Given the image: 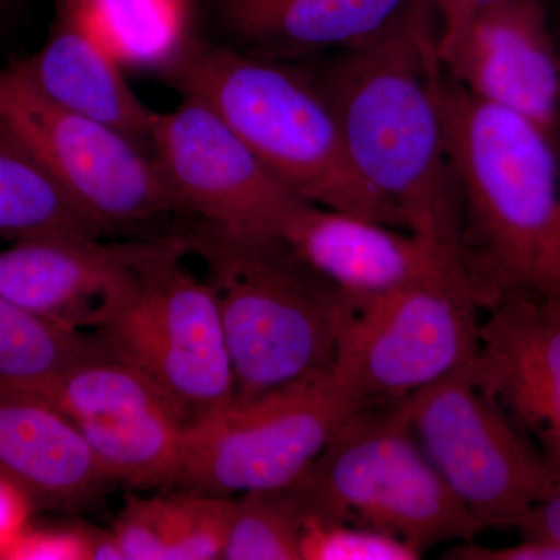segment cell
<instances>
[{
  "label": "cell",
  "mask_w": 560,
  "mask_h": 560,
  "mask_svg": "<svg viewBox=\"0 0 560 560\" xmlns=\"http://www.w3.org/2000/svg\"><path fill=\"white\" fill-rule=\"evenodd\" d=\"M313 77L350 161L405 230L460 259V210L441 98L440 24L408 0L377 35L334 51Z\"/></svg>",
  "instance_id": "1"
},
{
  "label": "cell",
  "mask_w": 560,
  "mask_h": 560,
  "mask_svg": "<svg viewBox=\"0 0 560 560\" xmlns=\"http://www.w3.org/2000/svg\"><path fill=\"white\" fill-rule=\"evenodd\" d=\"M460 259L482 311L514 294L560 302V143L460 88L442 66Z\"/></svg>",
  "instance_id": "2"
},
{
  "label": "cell",
  "mask_w": 560,
  "mask_h": 560,
  "mask_svg": "<svg viewBox=\"0 0 560 560\" xmlns=\"http://www.w3.org/2000/svg\"><path fill=\"white\" fill-rule=\"evenodd\" d=\"M219 305L234 405L334 374L355 301L279 235L195 219L180 231Z\"/></svg>",
  "instance_id": "3"
},
{
  "label": "cell",
  "mask_w": 560,
  "mask_h": 560,
  "mask_svg": "<svg viewBox=\"0 0 560 560\" xmlns=\"http://www.w3.org/2000/svg\"><path fill=\"white\" fill-rule=\"evenodd\" d=\"M161 73L180 97L215 110L302 200L405 230L353 167L340 121L311 70L191 36Z\"/></svg>",
  "instance_id": "4"
},
{
  "label": "cell",
  "mask_w": 560,
  "mask_h": 560,
  "mask_svg": "<svg viewBox=\"0 0 560 560\" xmlns=\"http://www.w3.org/2000/svg\"><path fill=\"white\" fill-rule=\"evenodd\" d=\"M291 486L307 518L382 530L422 552L486 530L423 451L404 400L353 412Z\"/></svg>",
  "instance_id": "5"
},
{
  "label": "cell",
  "mask_w": 560,
  "mask_h": 560,
  "mask_svg": "<svg viewBox=\"0 0 560 560\" xmlns=\"http://www.w3.org/2000/svg\"><path fill=\"white\" fill-rule=\"evenodd\" d=\"M175 248L143 271L130 298L102 327L116 359L156 388L186 429L234 401V375L215 296L205 279L183 265Z\"/></svg>",
  "instance_id": "6"
},
{
  "label": "cell",
  "mask_w": 560,
  "mask_h": 560,
  "mask_svg": "<svg viewBox=\"0 0 560 560\" xmlns=\"http://www.w3.org/2000/svg\"><path fill=\"white\" fill-rule=\"evenodd\" d=\"M412 430L485 529H515L560 492V470L482 389L474 363L405 399Z\"/></svg>",
  "instance_id": "7"
},
{
  "label": "cell",
  "mask_w": 560,
  "mask_h": 560,
  "mask_svg": "<svg viewBox=\"0 0 560 560\" xmlns=\"http://www.w3.org/2000/svg\"><path fill=\"white\" fill-rule=\"evenodd\" d=\"M0 120L103 234L136 232L183 212L149 150L61 108L14 62L0 70Z\"/></svg>",
  "instance_id": "8"
},
{
  "label": "cell",
  "mask_w": 560,
  "mask_h": 560,
  "mask_svg": "<svg viewBox=\"0 0 560 560\" xmlns=\"http://www.w3.org/2000/svg\"><path fill=\"white\" fill-rule=\"evenodd\" d=\"M481 311L466 278L412 283L359 302L334 377L361 407L408 399L474 363Z\"/></svg>",
  "instance_id": "9"
},
{
  "label": "cell",
  "mask_w": 560,
  "mask_h": 560,
  "mask_svg": "<svg viewBox=\"0 0 560 560\" xmlns=\"http://www.w3.org/2000/svg\"><path fill=\"white\" fill-rule=\"evenodd\" d=\"M360 408L334 374L232 404L186 429L176 488L219 497L287 488Z\"/></svg>",
  "instance_id": "10"
},
{
  "label": "cell",
  "mask_w": 560,
  "mask_h": 560,
  "mask_svg": "<svg viewBox=\"0 0 560 560\" xmlns=\"http://www.w3.org/2000/svg\"><path fill=\"white\" fill-rule=\"evenodd\" d=\"M151 154L180 210L224 230L279 235L304 202L198 98L158 114Z\"/></svg>",
  "instance_id": "11"
},
{
  "label": "cell",
  "mask_w": 560,
  "mask_h": 560,
  "mask_svg": "<svg viewBox=\"0 0 560 560\" xmlns=\"http://www.w3.org/2000/svg\"><path fill=\"white\" fill-rule=\"evenodd\" d=\"M179 232L143 241L47 235L0 250V296L43 318L95 331L130 298Z\"/></svg>",
  "instance_id": "12"
},
{
  "label": "cell",
  "mask_w": 560,
  "mask_h": 560,
  "mask_svg": "<svg viewBox=\"0 0 560 560\" xmlns=\"http://www.w3.org/2000/svg\"><path fill=\"white\" fill-rule=\"evenodd\" d=\"M474 97L518 114L560 143V44L544 0H495L441 57Z\"/></svg>",
  "instance_id": "13"
},
{
  "label": "cell",
  "mask_w": 560,
  "mask_h": 560,
  "mask_svg": "<svg viewBox=\"0 0 560 560\" xmlns=\"http://www.w3.org/2000/svg\"><path fill=\"white\" fill-rule=\"evenodd\" d=\"M486 313L475 378L560 470V302L514 294Z\"/></svg>",
  "instance_id": "14"
},
{
  "label": "cell",
  "mask_w": 560,
  "mask_h": 560,
  "mask_svg": "<svg viewBox=\"0 0 560 560\" xmlns=\"http://www.w3.org/2000/svg\"><path fill=\"white\" fill-rule=\"evenodd\" d=\"M279 237L355 304L412 283L469 279L453 254L411 231L307 201Z\"/></svg>",
  "instance_id": "15"
},
{
  "label": "cell",
  "mask_w": 560,
  "mask_h": 560,
  "mask_svg": "<svg viewBox=\"0 0 560 560\" xmlns=\"http://www.w3.org/2000/svg\"><path fill=\"white\" fill-rule=\"evenodd\" d=\"M14 65L61 108L108 125L151 153L160 113L132 91L121 62L72 2L58 3L57 22L44 46Z\"/></svg>",
  "instance_id": "16"
},
{
  "label": "cell",
  "mask_w": 560,
  "mask_h": 560,
  "mask_svg": "<svg viewBox=\"0 0 560 560\" xmlns=\"http://www.w3.org/2000/svg\"><path fill=\"white\" fill-rule=\"evenodd\" d=\"M0 482L39 508H73L109 485L79 427L28 394L0 389Z\"/></svg>",
  "instance_id": "17"
},
{
  "label": "cell",
  "mask_w": 560,
  "mask_h": 560,
  "mask_svg": "<svg viewBox=\"0 0 560 560\" xmlns=\"http://www.w3.org/2000/svg\"><path fill=\"white\" fill-rule=\"evenodd\" d=\"M408 0H213L228 46L293 61L359 46L382 32Z\"/></svg>",
  "instance_id": "18"
},
{
  "label": "cell",
  "mask_w": 560,
  "mask_h": 560,
  "mask_svg": "<svg viewBox=\"0 0 560 560\" xmlns=\"http://www.w3.org/2000/svg\"><path fill=\"white\" fill-rule=\"evenodd\" d=\"M110 482L139 489H173L183 469L186 427L158 408L124 418L73 422Z\"/></svg>",
  "instance_id": "19"
},
{
  "label": "cell",
  "mask_w": 560,
  "mask_h": 560,
  "mask_svg": "<svg viewBox=\"0 0 560 560\" xmlns=\"http://www.w3.org/2000/svg\"><path fill=\"white\" fill-rule=\"evenodd\" d=\"M47 235L105 234L0 120V238L14 243Z\"/></svg>",
  "instance_id": "20"
},
{
  "label": "cell",
  "mask_w": 560,
  "mask_h": 560,
  "mask_svg": "<svg viewBox=\"0 0 560 560\" xmlns=\"http://www.w3.org/2000/svg\"><path fill=\"white\" fill-rule=\"evenodd\" d=\"M113 357L97 331L72 329L0 296V389L32 394L83 361Z\"/></svg>",
  "instance_id": "21"
},
{
  "label": "cell",
  "mask_w": 560,
  "mask_h": 560,
  "mask_svg": "<svg viewBox=\"0 0 560 560\" xmlns=\"http://www.w3.org/2000/svg\"><path fill=\"white\" fill-rule=\"evenodd\" d=\"M125 65L161 70L191 38L184 0H66ZM61 3V2H60Z\"/></svg>",
  "instance_id": "22"
},
{
  "label": "cell",
  "mask_w": 560,
  "mask_h": 560,
  "mask_svg": "<svg viewBox=\"0 0 560 560\" xmlns=\"http://www.w3.org/2000/svg\"><path fill=\"white\" fill-rule=\"evenodd\" d=\"M28 396L46 401L72 422L171 410L140 372L114 355L75 364Z\"/></svg>",
  "instance_id": "23"
},
{
  "label": "cell",
  "mask_w": 560,
  "mask_h": 560,
  "mask_svg": "<svg viewBox=\"0 0 560 560\" xmlns=\"http://www.w3.org/2000/svg\"><path fill=\"white\" fill-rule=\"evenodd\" d=\"M305 522L307 511L293 486L243 493L235 500L223 559L301 560Z\"/></svg>",
  "instance_id": "24"
},
{
  "label": "cell",
  "mask_w": 560,
  "mask_h": 560,
  "mask_svg": "<svg viewBox=\"0 0 560 560\" xmlns=\"http://www.w3.org/2000/svg\"><path fill=\"white\" fill-rule=\"evenodd\" d=\"M164 500L171 560L223 559L235 500L190 490L167 493Z\"/></svg>",
  "instance_id": "25"
},
{
  "label": "cell",
  "mask_w": 560,
  "mask_h": 560,
  "mask_svg": "<svg viewBox=\"0 0 560 560\" xmlns=\"http://www.w3.org/2000/svg\"><path fill=\"white\" fill-rule=\"evenodd\" d=\"M423 552L382 530L348 522L307 518L301 560H418Z\"/></svg>",
  "instance_id": "26"
},
{
  "label": "cell",
  "mask_w": 560,
  "mask_h": 560,
  "mask_svg": "<svg viewBox=\"0 0 560 560\" xmlns=\"http://www.w3.org/2000/svg\"><path fill=\"white\" fill-rule=\"evenodd\" d=\"M110 530L125 560H171L164 495L128 497Z\"/></svg>",
  "instance_id": "27"
},
{
  "label": "cell",
  "mask_w": 560,
  "mask_h": 560,
  "mask_svg": "<svg viewBox=\"0 0 560 560\" xmlns=\"http://www.w3.org/2000/svg\"><path fill=\"white\" fill-rule=\"evenodd\" d=\"M91 528L58 533H14L0 547V555L10 559L90 560Z\"/></svg>",
  "instance_id": "28"
},
{
  "label": "cell",
  "mask_w": 560,
  "mask_h": 560,
  "mask_svg": "<svg viewBox=\"0 0 560 560\" xmlns=\"http://www.w3.org/2000/svg\"><path fill=\"white\" fill-rule=\"evenodd\" d=\"M452 560H560L559 548L544 541L522 539L521 544L511 547H485L475 540L456 541L442 556Z\"/></svg>",
  "instance_id": "29"
},
{
  "label": "cell",
  "mask_w": 560,
  "mask_h": 560,
  "mask_svg": "<svg viewBox=\"0 0 560 560\" xmlns=\"http://www.w3.org/2000/svg\"><path fill=\"white\" fill-rule=\"evenodd\" d=\"M495 0H431L440 24V55L445 54L478 11Z\"/></svg>",
  "instance_id": "30"
},
{
  "label": "cell",
  "mask_w": 560,
  "mask_h": 560,
  "mask_svg": "<svg viewBox=\"0 0 560 560\" xmlns=\"http://www.w3.org/2000/svg\"><path fill=\"white\" fill-rule=\"evenodd\" d=\"M517 530L522 539L544 541L560 550V492L537 504Z\"/></svg>",
  "instance_id": "31"
},
{
  "label": "cell",
  "mask_w": 560,
  "mask_h": 560,
  "mask_svg": "<svg viewBox=\"0 0 560 560\" xmlns=\"http://www.w3.org/2000/svg\"><path fill=\"white\" fill-rule=\"evenodd\" d=\"M60 2H66V0H58V3H60Z\"/></svg>",
  "instance_id": "32"
},
{
  "label": "cell",
  "mask_w": 560,
  "mask_h": 560,
  "mask_svg": "<svg viewBox=\"0 0 560 560\" xmlns=\"http://www.w3.org/2000/svg\"><path fill=\"white\" fill-rule=\"evenodd\" d=\"M560 44V43H559Z\"/></svg>",
  "instance_id": "33"
}]
</instances>
